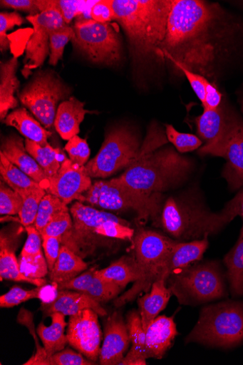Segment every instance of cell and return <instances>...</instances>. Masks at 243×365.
Returning a JSON list of instances; mask_svg holds the SVG:
<instances>
[{"label":"cell","mask_w":243,"mask_h":365,"mask_svg":"<svg viewBox=\"0 0 243 365\" xmlns=\"http://www.w3.org/2000/svg\"><path fill=\"white\" fill-rule=\"evenodd\" d=\"M231 26L218 5L197 0H173L160 48L162 57L214 81L220 62L230 55Z\"/></svg>","instance_id":"1"},{"label":"cell","mask_w":243,"mask_h":365,"mask_svg":"<svg viewBox=\"0 0 243 365\" xmlns=\"http://www.w3.org/2000/svg\"><path fill=\"white\" fill-rule=\"evenodd\" d=\"M115 21L127 36L130 55L137 61L164 62L165 39L173 0H112Z\"/></svg>","instance_id":"2"},{"label":"cell","mask_w":243,"mask_h":365,"mask_svg":"<svg viewBox=\"0 0 243 365\" xmlns=\"http://www.w3.org/2000/svg\"><path fill=\"white\" fill-rule=\"evenodd\" d=\"M159 215L162 229L178 242H192L216 235L229 223L222 211L211 212L199 195L191 191L169 197L157 217Z\"/></svg>","instance_id":"3"},{"label":"cell","mask_w":243,"mask_h":365,"mask_svg":"<svg viewBox=\"0 0 243 365\" xmlns=\"http://www.w3.org/2000/svg\"><path fill=\"white\" fill-rule=\"evenodd\" d=\"M192 163L172 148L149 152L138 158L119 178L120 183L148 195L161 192L184 182Z\"/></svg>","instance_id":"4"},{"label":"cell","mask_w":243,"mask_h":365,"mask_svg":"<svg viewBox=\"0 0 243 365\" xmlns=\"http://www.w3.org/2000/svg\"><path fill=\"white\" fill-rule=\"evenodd\" d=\"M167 137L158 129L149 130L145 143L127 128L112 130L97 155L85 165L92 178H106L127 169L138 158L166 144Z\"/></svg>","instance_id":"5"},{"label":"cell","mask_w":243,"mask_h":365,"mask_svg":"<svg viewBox=\"0 0 243 365\" xmlns=\"http://www.w3.org/2000/svg\"><path fill=\"white\" fill-rule=\"evenodd\" d=\"M175 242L153 230L142 229L137 232L133 237L134 257L140 278L117 298L114 303L117 308L133 302L142 292H148L156 281H167L166 264Z\"/></svg>","instance_id":"6"},{"label":"cell","mask_w":243,"mask_h":365,"mask_svg":"<svg viewBox=\"0 0 243 365\" xmlns=\"http://www.w3.org/2000/svg\"><path fill=\"white\" fill-rule=\"evenodd\" d=\"M186 342L224 349L239 346L243 342V302L204 307Z\"/></svg>","instance_id":"7"},{"label":"cell","mask_w":243,"mask_h":365,"mask_svg":"<svg viewBox=\"0 0 243 365\" xmlns=\"http://www.w3.org/2000/svg\"><path fill=\"white\" fill-rule=\"evenodd\" d=\"M167 281L172 294L181 304H202L227 295L225 277L217 261L196 262L172 273Z\"/></svg>","instance_id":"8"},{"label":"cell","mask_w":243,"mask_h":365,"mask_svg":"<svg viewBox=\"0 0 243 365\" xmlns=\"http://www.w3.org/2000/svg\"><path fill=\"white\" fill-rule=\"evenodd\" d=\"M80 202L114 212L135 211L140 219L155 218L160 210V194L148 195L120 183L116 178L99 180L83 195Z\"/></svg>","instance_id":"9"},{"label":"cell","mask_w":243,"mask_h":365,"mask_svg":"<svg viewBox=\"0 0 243 365\" xmlns=\"http://www.w3.org/2000/svg\"><path fill=\"white\" fill-rule=\"evenodd\" d=\"M73 45L95 63L113 66L121 59L122 44L118 31L110 23L81 19L73 27Z\"/></svg>","instance_id":"10"},{"label":"cell","mask_w":243,"mask_h":365,"mask_svg":"<svg viewBox=\"0 0 243 365\" xmlns=\"http://www.w3.org/2000/svg\"><path fill=\"white\" fill-rule=\"evenodd\" d=\"M71 89L52 72L38 73L19 93L22 105L48 130L54 126L59 102Z\"/></svg>","instance_id":"11"},{"label":"cell","mask_w":243,"mask_h":365,"mask_svg":"<svg viewBox=\"0 0 243 365\" xmlns=\"http://www.w3.org/2000/svg\"><path fill=\"white\" fill-rule=\"evenodd\" d=\"M199 153L225 158L222 175L229 187L235 190L243 187V121L239 116L218 139L202 146Z\"/></svg>","instance_id":"12"},{"label":"cell","mask_w":243,"mask_h":365,"mask_svg":"<svg viewBox=\"0 0 243 365\" xmlns=\"http://www.w3.org/2000/svg\"><path fill=\"white\" fill-rule=\"evenodd\" d=\"M26 19L33 26V33L26 46L22 75L27 78L31 71L42 66L50 56V36L51 33L67 24L56 10H50L36 16H28Z\"/></svg>","instance_id":"13"},{"label":"cell","mask_w":243,"mask_h":365,"mask_svg":"<svg viewBox=\"0 0 243 365\" xmlns=\"http://www.w3.org/2000/svg\"><path fill=\"white\" fill-rule=\"evenodd\" d=\"M66 336L68 344L87 359L96 361L100 353L101 330L98 314L85 309L69 317Z\"/></svg>","instance_id":"14"},{"label":"cell","mask_w":243,"mask_h":365,"mask_svg":"<svg viewBox=\"0 0 243 365\" xmlns=\"http://www.w3.org/2000/svg\"><path fill=\"white\" fill-rule=\"evenodd\" d=\"M49 181L47 192L58 197L66 205L75 200L80 202L83 194L92 185L86 168L68 158L62 162L56 175Z\"/></svg>","instance_id":"15"},{"label":"cell","mask_w":243,"mask_h":365,"mask_svg":"<svg viewBox=\"0 0 243 365\" xmlns=\"http://www.w3.org/2000/svg\"><path fill=\"white\" fill-rule=\"evenodd\" d=\"M73 228L71 237L63 245L80 255L81 246L86 247L92 242L95 229L103 222L118 218L116 215L98 210L82 202H76L71 208Z\"/></svg>","instance_id":"16"},{"label":"cell","mask_w":243,"mask_h":365,"mask_svg":"<svg viewBox=\"0 0 243 365\" xmlns=\"http://www.w3.org/2000/svg\"><path fill=\"white\" fill-rule=\"evenodd\" d=\"M130 342L127 325L122 316L118 312L113 313L104 327L103 342L99 356L100 364H120L125 357Z\"/></svg>","instance_id":"17"},{"label":"cell","mask_w":243,"mask_h":365,"mask_svg":"<svg viewBox=\"0 0 243 365\" xmlns=\"http://www.w3.org/2000/svg\"><path fill=\"white\" fill-rule=\"evenodd\" d=\"M1 153L19 169L48 190L50 181L39 163L27 152L22 138L17 135L6 138L2 143Z\"/></svg>","instance_id":"18"},{"label":"cell","mask_w":243,"mask_h":365,"mask_svg":"<svg viewBox=\"0 0 243 365\" xmlns=\"http://www.w3.org/2000/svg\"><path fill=\"white\" fill-rule=\"evenodd\" d=\"M41 309L49 317L56 312L71 317L85 309H92L100 317L108 314L93 298L83 292L73 290H58L55 301L51 304H43Z\"/></svg>","instance_id":"19"},{"label":"cell","mask_w":243,"mask_h":365,"mask_svg":"<svg viewBox=\"0 0 243 365\" xmlns=\"http://www.w3.org/2000/svg\"><path fill=\"white\" fill-rule=\"evenodd\" d=\"M179 335L177 325L172 317L160 316L146 329L148 357L160 359Z\"/></svg>","instance_id":"20"},{"label":"cell","mask_w":243,"mask_h":365,"mask_svg":"<svg viewBox=\"0 0 243 365\" xmlns=\"http://www.w3.org/2000/svg\"><path fill=\"white\" fill-rule=\"evenodd\" d=\"M84 106L85 103L76 97L69 98L58 106L54 126L63 140L68 141L78 135L81 124L88 113Z\"/></svg>","instance_id":"21"},{"label":"cell","mask_w":243,"mask_h":365,"mask_svg":"<svg viewBox=\"0 0 243 365\" xmlns=\"http://www.w3.org/2000/svg\"><path fill=\"white\" fill-rule=\"evenodd\" d=\"M203 110V113L195 120L198 136L205 144L218 139L238 116L222 106L214 110Z\"/></svg>","instance_id":"22"},{"label":"cell","mask_w":243,"mask_h":365,"mask_svg":"<svg viewBox=\"0 0 243 365\" xmlns=\"http://www.w3.org/2000/svg\"><path fill=\"white\" fill-rule=\"evenodd\" d=\"M208 247V236L189 242L176 241L166 264L169 277L179 270L200 261Z\"/></svg>","instance_id":"23"},{"label":"cell","mask_w":243,"mask_h":365,"mask_svg":"<svg viewBox=\"0 0 243 365\" xmlns=\"http://www.w3.org/2000/svg\"><path fill=\"white\" fill-rule=\"evenodd\" d=\"M15 250L13 240L8 235H4L2 232L1 240H0V277H1V281L6 279L16 282H25L36 287L46 285L47 282L44 278L32 279L21 272Z\"/></svg>","instance_id":"24"},{"label":"cell","mask_w":243,"mask_h":365,"mask_svg":"<svg viewBox=\"0 0 243 365\" xmlns=\"http://www.w3.org/2000/svg\"><path fill=\"white\" fill-rule=\"evenodd\" d=\"M127 328L132 346L123 358L121 365H146L148 359L146 348V331L140 312L131 311L127 317Z\"/></svg>","instance_id":"25"},{"label":"cell","mask_w":243,"mask_h":365,"mask_svg":"<svg viewBox=\"0 0 243 365\" xmlns=\"http://www.w3.org/2000/svg\"><path fill=\"white\" fill-rule=\"evenodd\" d=\"M18 57L14 56L6 62H1L0 68V118L5 120L10 110L18 106L15 93L20 82L16 76Z\"/></svg>","instance_id":"26"},{"label":"cell","mask_w":243,"mask_h":365,"mask_svg":"<svg viewBox=\"0 0 243 365\" xmlns=\"http://www.w3.org/2000/svg\"><path fill=\"white\" fill-rule=\"evenodd\" d=\"M4 123L17 129L26 139L43 147L50 145L48 139L52 136V132L46 129L40 121L34 119L24 108L9 113L4 120Z\"/></svg>","instance_id":"27"},{"label":"cell","mask_w":243,"mask_h":365,"mask_svg":"<svg viewBox=\"0 0 243 365\" xmlns=\"http://www.w3.org/2000/svg\"><path fill=\"white\" fill-rule=\"evenodd\" d=\"M167 280L159 279L152 286L150 293L138 298L140 313L143 327L146 331L149 324L163 311L170 300L172 292L167 286Z\"/></svg>","instance_id":"28"},{"label":"cell","mask_w":243,"mask_h":365,"mask_svg":"<svg viewBox=\"0 0 243 365\" xmlns=\"http://www.w3.org/2000/svg\"><path fill=\"white\" fill-rule=\"evenodd\" d=\"M88 268V264L71 249L61 245L58 257L49 272L52 283L61 284L71 280Z\"/></svg>","instance_id":"29"},{"label":"cell","mask_w":243,"mask_h":365,"mask_svg":"<svg viewBox=\"0 0 243 365\" xmlns=\"http://www.w3.org/2000/svg\"><path fill=\"white\" fill-rule=\"evenodd\" d=\"M51 324L46 326L41 323L37 334L41 339L43 347L49 357L63 350L68 344L66 334H64L67 325L65 317L61 313H53L51 316Z\"/></svg>","instance_id":"30"},{"label":"cell","mask_w":243,"mask_h":365,"mask_svg":"<svg viewBox=\"0 0 243 365\" xmlns=\"http://www.w3.org/2000/svg\"><path fill=\"white\" fill-rule=\"evenodd\" d=\"M95 274L124 289L131 282L140 278V272L134 257L123 256L113 262L110 267L96 270Z\"/></svg>","instance_id":"31"},{"label":"cell","mask_w":243,"mask_h":365,"mask_svg":"<svg viewBox=\"0 0 243 365\" xmlns=\"http://www.w3.org/2000/svg\"><path fill=\"white\" fill-rule=\"evenodd\" d=\"M224 262L232 296H243V225L237 242L224 257Z\"/></svg>","instance_id":"32"},{"label":"cell","mask_w":243,"mask_h":365,"mask_svg":"<svg viewBox=\"0 0 243 365\" xmlns=\"http://www.w3.org/2000/svg\"><path fill=\"white\" fill-rule=\"evenodd\" d=\"M24 141L27 152L39 163L48 180L54 178L63 162L61 161V153L60 150L53 148L51 145L43 147L28 139Z\"/></svg>","instance_id":"33"},{"label":"cell","mask_w":243,"mask_h":365,"mask_svg":"<svg viewBox=\"0 0 243 365\" xmlns=\"http://www.w3.org/2000/svg\"><path fill=\"white\" fill-rule=\"evenodd\" d=\"M0 174L4 182L18 193L41 187L37 182L13 164L1 152H0Z\"/></svg>","instance_id":"34"},{"label":"cell","mask_w":243,"mask_h":365,"mask_svg":"<svg viewBox=\"0 0 243 365\" xmlns=\"http://www.w3.org/2000/svg\"><path fill=\"white\" fill-rule=\"evenodd\" d=\"M47 191L42 188L24 190L19 193L23 199V203L19 217L24 227L34 224L36 220L40 205Z\"/></svg>","instance_id":"35"},{"label":"cell","mask_w":243,"mask_h":365,"mask_svg":"<svg viewBox=\"0 0 243 365\" xmlns=\"http://www.w3.org/2000/svg\"><path fill=\"white\" fill-rule=\"evenodd\" d=\"M76 38L73 27L66 25L54 30L50 36L49 64L56 66L63 58L64 48L69 41H74Z\"/></svg>","instance_id":"36"},{"label":"cell","mask_w":243,"mask_h":365,"mask_svg":"<svg viewBox=\"0 0 243 365\" xmlns=\"http://www.w3.org/2000/svg\"><path fill=\"white\" fill-rule=\"evenodd\" d=\"M73 220L69 210L55 215L41 232V236L58 237L63 245L72 234Z\"/></svg>","instance_id":"37"},{"label":"cell","mask_w":243,"mask_h":365,"mask_svg":"<svg viewBox=\"0 0 243 365\" xmlns=\"http://www.w3.org/2000/svg\"><path fill=\"white\" fill-rule=\"evenodd\" d=\"M67 206L60 198L47 192L42 199L33 225L41 233L55 215L63 211L69 210Z\"/></svg>","instance_id":"38"},{"label":"cell","mask_w":243,"mask_h":365,"mask_svg":"<svg viewBox=\"0 0 243 365\" xmlns=\"http://www.w3.org/2000/svg\"><path fill=\"white\" fill-rule=\"evenodd\" d=\"M96 236L119 240H131L135 236L130 224L120 217L100 224L95 230Z\"/></svg>","instance_id":"39"},{"label":"cell","mask_w":243,"mask_h":365,"mask_svg":"<svg viewBox=\"0 0 243 365\" xmlns=\"http://www.w3.org/2000/svg\"><path fill=\"white\" fill-rule=\"evenodd\" d=\"M122 290L118 285L101 278L95 272L91 284L83 293L93 298L98 303L103 304L115 299Z\"/></svg>","instance_id":"40"},{"label":"cell","mask_w":243,"mask_h":365,"mask_svg":"<svg viewBox=\"0 0 243 365\" xmlns=\"http://www.w3.org/2000/svg\"><path fill=\"white\" fill-rule=\"evenodd\" d=\"M79 3L75 0H38L37 6L41 13L50 10L58 11L68 25L81 14L78 9Z\"/></svg>","instance_id":"41"},{"label":"cell","mask_w":243,"mask_h":365,"mask_svg":"<svg viewBox=\"0 0 243 365\" xmlns=\"http://www.w3.org/2000/svg\"><path fill=\"white\" fill-rule=\"evenodd\" d=\"M27 240L21 251L19 259L36 260L45 257L43 252V239L40 231L33 225L25 227Z\"/></svg>","instance_id":"42"},{"label":"cell","mask_w":243,"mask_h":365,"mask_svg":"<svg viewBox=\"0 0 243 365\" xmlns=\"http://www.w3.org/2000/svg\"><path fill=\"white\" fill-rule=\"evenodd\" d=\"M167 140L175 146L179 153H185L198 149L202 144L197 136L179 132L172 125H165Z\"/></svg>","instance_id":"43"},{"label":"cell","mask_w":243,"mask_h":365,"mask_svg":"<svg viewBox=\"0 0 243 365\" xmlns=\"http://www.w3.org/2000/svg\"><path fill=\"white\" fill-rule=\"evenodd\" d=\"M40 289L41 287L27 290L15 286L0 297V307L11 309L32 299H39Z\"/></svg>","instance_id":"44"},{"label":"cell","mask_w":243,"mask_h":365,"mask_svg":"<svg viewBox=\"0 0 243 365\" xmlns=\"http://www.w3.org/2000/svg\"><path fill=\"white\" fill-rule=\"evenodd\" d=\"M22 203V197L6 182H1V185H0V214L1 215H19Z\"/></svg>","instance_id":"45"},{"label":"cell","mask_w":243,"mask_h":365,"mask_svg":"<svg viewBox=\"0 0 243 365\" xmlns=\"http://www.w3.org/2000/svg\"><path fill=\"white\" fill-rule=\"evenodd\" d=\"M65 150L68 154L69 159L81 167H85L91 155L87 140L78 135L68 141L65 145Z\"/></svg>","instance_id":"46"},{"label":"cell","mask_w":243,"mask_h":365,"mask_svg":"<svg viewBox=\"0 0 243 365\" xmlns=\"http://www.w3.org/2000/svg\"><path fill=\"white\" fill-rule=\"evenodd\" d=\"M24 22L23 17L16 12L0 14V51L1 52L9 51L11 47L7 31L15 26H21Z\"/></svg>","instance_id":"47"},{"label":"cell","mask_w":243,"mask_h":365,"mask_svg":"<svg viewBox=\"0 0 243 365\" xmlns=\"http://www.w3.org/2000/svg\"><path fill=\"white\" fill-rule=\"evenodd\" d=\"M81 353H77L71 349H66L54 354L50 358V365H91L95 364Z\"/></svg>","instance_id":"48"},{"label":"cell","mask_w":243,"mask_h":365,"mask_svg":"<svg viewBox=\"0 0 243 365\" xmlns=\"http://www.w3.org/2000/svg\"><path fill=\"white\" fill-rule=\"evenodd\" d=\"M170 61L173 64V66H176V68L186 76L187 79L191 85L192 90L195 91V94L203 106L205 101L206 84L210 81L207 80L205 78L200 75L188 71L187 69L185 68L183 66L180 65L175 61L172 60Z\"/></svg>","instance_id":"49"},{"label":"cell","mask_w":243,"mask_h":365,"mask_svg":"<svg viewBox=\"0 0 243 365\" xmlns=\"http://www.w3.org/2000/svg\"><path fill=\"white\" fill-rule=\"evenodd\" d=\"M97 269L93 268L66 282L57 284L58 290H73L85 292L91 284Z\"/></svg>","instance_id":"50"},{"label":"cell","mask_w":243,"mask_h":365,"mask_svg":"<svg viewBox=\"0 0 243 365\" xmlns=\"http://www.w3.org/2000/svg\"><path fill=\"white\" fill-rule=\"evenodd\" d=\"M91 19L99 23H110L115 21V13L112 0H101L96 3L91 11Z\"/></svg>","instance_id":"51"},{"label":"cell","mask_w":243,"mask_h":365,"mask_svg":"<svg viewBox=\"0 0 243 365\" xmlns=\"http://www.w3.org/2000/svg\"><path fill=\"white\" fill-rule=\"evenodd\" d=\"M43 248L51 272L58 257L62 240L58 237L42 236Z\"/></svg>","instance_id":"52"},{"label":"cell","mask_w":243,"mask_h":365,"mask_svg":"<svg viewBox=\"0 0 243 365\" xmlns=\"http://www.w3.org/2000/svg\"><path fill=\"white\" fill-rule=\"evenodd\" d=\"M0 6L3 9H14L29 13V16H36L40 13L36 0H1Z\"/></svg>","instance_id":"53"},{"label":"cell","mask_w":243,"mask_h":365,"mask_svg":"<svg viewBox=\"0 0 243 365\" xmlns=\"http://www.w3.org/2000/svg\"><path fill=\"white\" fill-rule=\"evenodd\" d=\"M222 94L214 83L208 81L205 88V101L202 106L203 109L214 110L222 105Z\"/></svg>","instance_id":"54"},{"label":"cell","mask_w":243,"mask_h":365,"mask_svg":"<svg viewBox=\"0 0 243 365\" xmlns=\"http://www.w3.org/2000/svg\"><path fill=\"white\" fill-rule=\"evenodd\" d=\"M222 212L229 222L237 216H240L243 220V189L227 203Z\"/></svg>","instance_id":"55"},{"label":"cell","mask_w":243,"mask_h":365,"mask_svg":"<svg viewBox=\"0 0 243 365\" xmlns=\"http://www.w3.org/2000/svg\"><path fill=\"white\" fill-rule=\"evenodd\" d=\"M51 286H42L40 289L39 299L43 302V304H51L55 301L58 289V284L52 283Z\"/></svg>","instance_id":"56"},{"label":"cell","mask_w":243,"mask_h":365,"mask_svg":"<svg viewBox=\"0 0 243 365\" xmlns=\"http://www.w3.org/2000/svg\"><path fill=\"white\" fill-rule=\"evenodd\" d=\"M241 110H242V112L243 114V99H242V101L241 102Z\"/></svg>","instance_id":"57"}]
</instances>
